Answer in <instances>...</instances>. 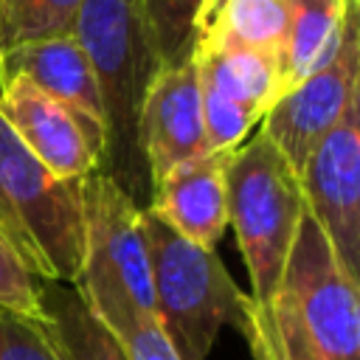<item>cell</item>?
Listing matches in <instances>:
<instances>
[{
    "label": "cell",
    "instance_id": "obj_1",
    "mask_svg": "<svg viewBox=\"0 0 360 360\" xmlns=\"http://www.w3.org/2000/svg\"><path fill=\"white\" fill-rule=\"evenodd\" d=\"M70 34L93 68L104 112V152L96 172L146 211L152 180L141 152L138 121L160 59L141 0H84Z\"/></svg>",
    "mask_w": 360,
    "mask_h": 360
},
{
    "label": "cell",
    "instance_id": "obj_2",
    "mask_svg": "<svg viewBox=\"0 0 360 360\" xmlns=\"http://www.w3.org/2000/svg\"><path fill=\"white\" fill-rule=\"evenodd\" d=\"M82 180L45 169L0 115V233L37 281L76 284L82 273Z\"/></svg>",
    "mask_w": 360,
    "mask_h": 360
},
{
    "label": "cell",
    "instance_id": "obj_3",
    "mask_svg": "<svg viewBox=\"0 0 360 360\" xmlns=\"http://www.w3.org/2000/svg\"><path fill=\"white\" fill-rule=\"evenodd\" d=\"M155 318L180 360H208L222 326L245 329L253 298L236 287L214 248H200L143 211Z\"/></svg>",
    "mask_w": 360,
    "mask_h": 360
},
{
    "label": "cell",
    "instance_id": "obj_4",
    "mask_svg": "<svg viewBox=\"0 0 360 360\" xmlns=\"http://www.w3.org/2000/svg\"><path fill=\"white\" fill-rule=\"evenodd\" d=\"M225 197L228 225L248 267L250 298L273 304L304 217V197L298 174L262 127L225 155Z\"/></svg>",
    "mask_w": 360,
    "mask_h": 360
},
{
    "label": "cell",
    "instance_id": "obj_5",
    "mask_svg": "<svg viewBox=\"0 0 360 360\" xmlns=\"http://www.w3.org/2000/svg\"><path fill=\"white\" fill-rule=\"evenodd\" d=\"M84 264L79 292L115 335L143 315H155L143 211L107 177L90 172L82 180Z\"/></svg>",
    "mask_w": 360,
    "mask_h": 360
},
{
    "label": "cell",
    "instance_id": "obj_6",
    "mask_svg": "<svg viewBox=\"0 0 360 360\" xmlns=\"http://www.w3.org/2000/svg\"><path fill=\"white\" fill-rule=\"evenodd\" d=\"M276 298L298 321L315 360H360L357 281L343 270L307 208Z\"/></svg>",
    "mask_w": 360,
    "mask_h": 360
},
{
    "label": "cell",
    "instance_id": "obj_7",
    "mask_svg": "<svg viewBox=\"0 0 360 360\" xmlns=\"http://www.w3.org/2000/svg\"><path fill=\"white\" fill-rule=\"evenodd\" d=\"M360 79V6L352 8L343 42L329 65L287 87L264 112L259 127L298 174L312 149L338 127L357 101Z\"/></svg>",
    "mask_w": 360,
    "mask_h": 360
},
{
    "label": "cell",
    "instance_id": "obj_8",
    "mask_svg": "<svg viewBox=\"0 0 360 360\" xmlns=\"http://www.w3.org/2000/svg\"><path fill=\"white\" fill-rule=\"evenodd\" d=\"M298 186L304 208L360 284V98L304 160Z\"/></svg>",
    "mask_w": 360,
    "mask_h": 360
},
{
    "label": "cell",
    "instance_id": "obj_9",
    "mask_svg": "<svg viewBox=\"0 0 360 360\" xmlns=\"http://www.w3.org/2000/svg\"><path fill=\"white\" fill-rule=\"evenodd\" d=\"M0 115L11 132L62 180H82L98 169L104 129L39 90L25 76H8L0 90Z\"/></svg>",
    "mask_w": 360,
    "mask_h": 360
},
{
    "label": "cell",
    "instance_id": "obj_10",
    "mask_svg": "<svg viewBox=\"0 0 360 360\" xmlns=\"http://www.w3.org/2000/svg\"><path fill=\"white\" fill-rule=\"evenodd\" d=\"M138 138L152 186L169 169L211 152L202 127V98L194 56L158 70L141 107Z\"/></svg>",
    "mask_w": 360,
    "mask_h": 360
},
{
    "label": "cell",
    "instance_id": "obj_11",
    "mask_svg": "<svg viewBox=\"0 0 360 360\" xmlns=\"http://www.w3.org/2000/svg\"><path fill=\"white\" fill-rule=\"evenodd\" d=\"M225 155L208 152L169 169L152 186L149 214L200 248H217L228 228Z\"/></svg>",
    "mask_w": 360,
    "mask_h": 360
},
{
    "label": "cell",
    "instance_id": "obj_12",
    "mask_svg": "<svg viewBox=\"0 0 360 360\" xmlns=\"http://www.w3.org/2000/svg\"><path fill=\"white\" fill-rule=\"evenodd\" d=\"M0 73H3V82L8 76H25L39 90L65 101L68 107H73L87 121L104 129V112H101L96 76L73 34L34 39V42H22V45L3 51Z\"/></svg>",
    "mask_w": 360,
    "mask_h": 360
},
{
    "label": "cell",
    "instance_id": "obj_13",
    "mask_svg": "<svg viewBox=\"0 0 360 360\" xmlns=\"http://www.w3.org/2000/svg\"><path fill=\"white\" fill-rule=\"evenodd\" d=\"M194 62L202 93L239 104L262 118L270 104L284 93L278 56L267 51L200 39Z\"/></svg>",
    "mask_w": 360,
    "mask_h": 360
},
{
    "label": "cell",
    "instance_id": "obj_14",
    "mask_svg": "<svg viewBox=\"0 0 360 360\" xmlns=\"http://www.w3.org/2000/svg\"><path fill=\"white\" fill-rule=\"evenodd\" d=\"M357 6L360 0H292L290 28L278 59L284 90L332 62L343 42L349 14Z\"/></svg>",
    "mask_w": 360,
    "mask_h": 360
},
{
    "label": "cell",
    "instance_id": "obj_15",
    "mask_svg": "<svg viewBox=\"0 0 360 360\" xmlns=\"http://www.w3.org/2000/svg\"><path fill=\"white\" fill-rule=\"evenodd\" d=\"M37 295L65 360H129L121 340L98 321L76 284L37 281Z\"/></svg>",
    "mask_w": 360,
    "mask_h": 360
},
{
    "label": "cell",
    "instance_id": "obj_16",
    "mask_svg": "<svg viewBox=\"0 0 360 360\" xmlns=\"http://www.w3.org/2000/svg\"><path fill=\"white\" fill-rule=\"evenodd\" d=\"M290 14L292 0H219L200 39L256 48L281 59Z\"/></svg>",
    "mask_w": 360,
    "mask_h": 360
},
{
    "label": "cell",
    "instance_id": "obj_17",
    "mask_svg": "<svg viewBox=\"0 0 360 360\" xmlns=\"http://www.w3.org/2000/svg\"><path fill=\"white\" fill-rule=\"evenodd\" d=\"M217 0H141V11L160 68L188 62Z\"/></svg>",
    "mask_w": 360,
    "mask_h": 360
},
{
    "label": "cell",
    "instance_id": "obj_18",
    "mask_svg": "<svg viewBox=\"0 0 360 360\" xmlns=\"http://www.w3.org/2000/svg\"><path fill=\"white\" fill-rule=\"evenodd\" d=\"M84 0H0V53L73 31Z\"/></svg>",
    "mask_w": 360,
    "mask_h": 360
},
{
    "label": "cell",
    "instance_id": "obj_19",
    "mask_svg": "<svg viewBox=\"0 0 360 360\" xmlns=\"http://www.w3.org/2000/svg\"><path fill=\"white\" fill-rule=\"evenodd\" d=\"M242 335L253 360H315L298 321L278 298H273V304L253 301Z\"/></svg>",
    "mask_w": 360,
    "mask_h": 360
},
{
    "label": "cell",
    "instance_id": "obj_20",
    "mask_svg": "<svg viewBox=\"0 0 360 360\" xmlns=\"http://www.w3.org/2000/svg\"><path fill=\"white\" fill-rule=\"evenodd\" d=\"M0 360H65L45 318L0 307Z\"/></svg>",
    "mask_w": 360,
    "mask_h": 360
},
{
    "label": "cell",
    "instance_id": "obj_21",
    "mask_svg": "<svg viewBox=\"0 0 360 360\" xmlns=\"http://www.w3.org/2000/svg\"><path fill=\"white\" fill-rule=\"evenodd\" d=\"M0 307L17 309L34 318H45L37 295V278L22 267L20 256L6 242L3 233H0Z\"/></svg>",
    "mask_w": 360,
    "mask_h": 360
},
{
    "label": "cell",
    "instance_id": "obj_22",
    "mask_svg": "<svg viewBox=\"0 0 360 360\" xmlns=\"http://www.w3.org/2000/svg\"><path fill=\"white\" fill-rule=\"evenodd\" d=\"M129 360H180L155 315H143L115 332Z\"/></svg>",
    "mask_w": 360,
    "mask_h": 360
},
{
    "label": "cell",
    "instance_id": "obj_23",
    "mask_svg": "<svg viewBox=\"0 0 360 360\" xmlns=\"http://www.w3.org/2000/svg\"><path fill=\"white\" fill-rule=\"evenodd\" d=\"M0 90H3V73H0Z\"/></svg>",
    "mask_w": 360,
    "mask_h": 360
},
{
    "label": "cell",
    "instance_id": "obj_24",
    "mask_svg": "<svg viewBox=\"0 0 360 360\" xmlns=\"http://www.w3.org/2000/svg\"><path fill=\"white\" fill-rule=\"evenodd\" d=\"M217 3H219V0H217ZM217 3H214V8H217ZM211 14H214V11H211ZM208 20H211V17H208Z\"/></svg>",
    "mask_w": 360,
    "mask_h": 360
}]
</instances>
